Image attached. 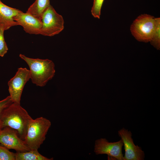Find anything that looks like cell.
Segmentation results:
<instances>
[{
	"instance_id": "obj_1",
	"label": "cell",
	"mask_w": 160,
	"mask_h": 160,
	"mask_svg": "<svg viewBox=\"0 0 160 160\" xmlns=\"http://www.w3.org/2000/svg\"><path fill=\"white\" fill-rule=\"evenodd\" d=\"M33 119L20 104L12 102L3 110L0 116V128H12L23 140Z\"/></svg>"
},
{
	"instance_id": "obj_7",
	"label": "cell",
	"mask_w": 160,
	"mask_h": 160,
	"mask_svg": "<svg viewBox=\"0 0 160 160\" xmlns=\"http://www.w3.org/2000/svg\"><path fill=\"white\" fill-rule=\"evenodd\" d=\"M0 143L9 149H14L17 152L30 150L17 132L8 127H4L0 130Z\"/></svg>"
},
{
	"instance_id": "obj_3",
	"label": "cell",
	"mask_w": 160,
	"mask_h": 160,
	"mask_svg": "<svg viewBox=\"0 0 160 160\" xmlns=\"http://www.w3.org/2000/svg\"><path fill=\"white\" fill-rule=\"evenodd\" d=\"M51 126L50 121L43 117L33 119L23 140L25 145L30 150H38L45 140Z\"/></svg>"
},
{
	"instance_id": "obj_6",
	"label": "cell",
	"mask_w": 160,
	"mask_h": 160,
	"mask_svg": "<svg viewBox=\"0 0 160 160\" xmlns=\"http://www.w3.org/2000/svg\"><path fill=\"white\" fill-rule=\"evenodd\" d=\"M30 79L29 70L26 68H20L15 76L8 81V90L13 102L20 104L24 87Z\"/></svg>"
},
{
	"instance_id": "obj_10",
	"label": "cell",
	"mask_w": 160,
	"mask_h": 160,
	"mask_svg": "<svg viewBox=\"0 0 160 160\" xmlns=\"http://www.w3.org/2000/svg\"><path fill=\"white\" fill-rule=\"evenodd\" d=\"M13 19L18 25L23 27L26 33L30 34H41L42 23L40 19L21 11L14 17Z\"/></svg>"
},
{
	"instance_id": "obj_14",
	"label": "cell",
	"mask_w": 160,
	"mask_h": 160,
	"mask_svg": "<svg viewBox=\"0 0 160 160\" xmlns=\"http://www.w3.org/2000/svg\"><path fill=\"white\" fill-rule=\"evenodd\" d=\"M156 25L154 32L150 41L151 44L158 49L160 47V18H155Z\"/></svg>"
},
{
	"instance_id": "obj_11",
	"label": "cell",
	"mask_w": 160,
	"mask_h": 160,
	"mask_svg": "<svg viewBox=\"0 0 160 160\" xmlns=\"http://www.w3.org/2000/svg\"><path fill=\"white\" fill-rule=\"evenodd\" d=\"M20 11L6 5L0 0V24L3 26L5 31L18 25L13 17Z\"/></svg>"
},
{
	"instance_id": "obj_5",
	"label": "cell",
	"mask_w": 160,
	"mask_h": 160,
	"mask_svg": "<svg viewBox=\"0 0 160 160\" xmlns=\"http://www.w3.org/2000/svg\"><path fill=\"white\" fill-rule=\"evenodd\" d=\"M42 26L41 34L49 36L59 34L64 28L63 17L50 4L43 12L41 18Z\"/></svg>"
},
{
	"instance_id": "obj_4",
	"label": "cell",
	"mask_w": 160,
	"mask_h": 160,
	"mask_svg": "<svg viewBox=\"0 0 160 160\" xmlns=\"http://www.w3.org/2000/svg\"><path fill=\"white\" fill-rule=\"evenodd\" d=\"M156 20L147 14L139 16L130 26V31L135 39L139 41L147 42L151 40L155 31Z\"/></svg>"
},
{
	"instance_id": "obj_15",
	"label": "cell",
	"mask_w": 160,
	"mask_h": 160,
	"mask_svg": "<svg viewBox=\"0 0 160 160\" xmlns=\"http://www.w3.org/2000/svg\"><path fill=\"white\" fill-rule=\"evenodd\" d=\"M15 153L10 152L4 146L0 145V160H15Z\"/></svg>"
},
{
	"instance_id": "obj_16",
	"label": "cell",
	"mask_w": 160,
	"mask_h": 160,
	"mask_svg": "<svg viewBox=\"0 0 160 160\" xmlns=\"http://www.w3.org/2000/svg\"><path fill=\"white\" fill-rule=\"evenodd\" d=\"M3 26L0 24V56L3 57L7 53L8 49L5 41Z\"/></svg>"
},
{
	"instance_id": "obj_9",
	"label": "cell",
	"mask_w": 160,
	"mask_h": 160,
	"mask_svg": "<svg viewBox=\"0 0 160 160\" xmlns=\"http://www.w3.org/2000/svg\"><path fill=\"white\" fill-rule=\"evenodd\" d=\"M123 141L121 139L115 142H109L105 138H101L95 141L94 152L96 154H106L118 160H124L122 153Z\"/></svg>"
},
{
	"instance_id": "obj_2",
	"label": "cell",
	"mask_w": 160,
	"mask_h": 160,
	"mask_svg": "<svg viewBox=\"0 0 160 160\" xmlns=\"http://www.w3.org/2000/svg\"><path fill=\"white\" fill-rule=\"evenodd\" d=\"M19 57L28 65L30 79L32 82L36 86H44L54 76L55 65L52 60L30 58L22 54H20Z\"/></svg>"
},
{
	"instance_id": "obj_19",
	"label": "cell",
	"mask_w": 160,
	"mask_h": 160,
	"mask_svg": "<svg viewBox=\"0 0 160 160\" xmlns=\"http://www.w3.org/2000/svg\"><path fill=\"white\" fill-rule=\"evenodd\" d=\"M1 130V129H0V130Z\"/></svg>"
},
{
	"instance_id": "obj_18",
	"label": "cell",
	"mask_w": 160,
	"mask_h": 160,
	"mask_svg": "<svg viewBox=\"0 0 160 160\" xmlns=\"http://www.w3.org/2000/svg\"><path fill=\"white\" fill-rule=\"evenodd\" d=\"M12 102L10 95L0 101V116L3 110Z\"/></svg>"
},
{
	"instance_id": "obj_8",
	"label": "cell",
	"mask_w": 160,
	"mask_h": 160,
	"mask_svg": "<svg viewBox=\"0 0 160 160\" xmlns=\"http://www.w3.org/2000/svg\"><path fill=\"white\" fill-rule=\"evenodd\" d=\"M118 134L124 146V160H144V153L140 147L134 144L131 132L123 128L118 131Z\"/></svg>"
},
{
	"instance_id": "obj_17",
	"label": "cell",
	"mask_w": 160,
	"mask_h": 160,
	"mask_svg": "<svg viewBox=\"0 0 160 160\" xmlns=\"http://www.w3.org/2000/svg\"><path fill=\"white\" fill-rule=\"evenodd\" d=\"M104 0H94L91 12L95 18L100 19L101 10Z\"/></svg>"
},
{
	"instance_id": "obj_12",
	"label": "cell",
	"mask_w": 160,
	"mask_h": 160,
	"mask_svg": "<svg viewBox=\"0 0 160 160\" xmlns=\"http://www.w3.org/2000/svg\"><path fill=\"white\" fill-rule=\"evenodd\" d=\"M50 5L49 0H36L26 12L41 20L43 12Z\"/></svg>"
},
{
	"instance_id": "obj_13",
	"label": "cell",
	"mask_w": 160,
	"mask_h": 160,
	"mask_svg": "<svg viewBox=\"0 0 160 160\" xmlns=\"http://www.w3.org/2000/svg\"><path fill=\"white\" fill-rule=\"evenodd\" d=\"M53 158H48L40 154L38 150H33L15 153V160H52Z\"/></svg>"
}]
</instances>
